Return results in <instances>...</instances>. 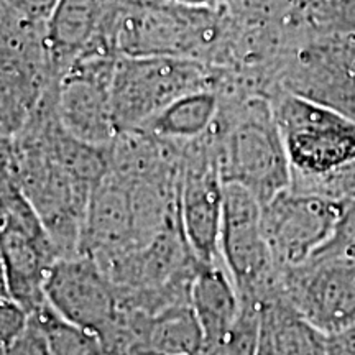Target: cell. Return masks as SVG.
I'll return each mask as SVG.
<instances>
[{
    "label": "cell",
    "mask_w": 355,
    "mask_h": 355,
    "mask_svg": "<svg viewBox=\"0 0 355 355\" xmlns=\"http://www.w3.org/2000/svg\"><path fill=\"white\" fill-rule=\"evenodd\" d=\"M44 296L61 318L101 340L122 314L114 283L87 255L58 260L46 278Z\"/></svg>",
    "instance_id": "obj_14"
},
{
    "label": "cell",
    "mask_w": 355,
    "mask_h": 355,
    "mask_svg": "<svg viewBox=\"0 0 355 355\" xmlns=\"http://www.w3.org/2000/svg\"><path fill=\"white\" fill-rule=\"evenodd\" d=\"M327 355H355V324L327 336Z\"/></svg>",
    "instance_id": "obj_26"
},
{
    "label": "cell",
    "mask_w": 355,
    "mask_h": 355,
    "mask_svg": "<svg viewBox=\"0 0 355 355\" xmlns=\"http://www.w3.org/2000/svg\"><path fill=\"white\" fill-rule=\"evenodd\" d=\"M30 316L42 329L51 355H105L99 337L66 321L48 301Z\"/></svg>",
    "instance_id": "obj_20"
},
{
    "label": "cell",
    "mask_w": 355,
    "mask_h": 355,
    "mask_svg": "<svg viewBox=\"0 0 355 355\" xmlns=\"http://www.w3.org/2000/svg\"><path fill=\"white\" fill-rule=\"evenodd\" d=\"M259 306L260 347L272 355H327V334L306 321L283 291Z\"/></svg>",
    "instance_id": "obj_18"
},
{
    "label": "cell",
    "mask_w": 355,
    "mask_h": 355,
    "mask_svg": "<svg viewBox=\"0 0 355 355\" xmlns=\"http://www.w3.org/2000/svg\"><path fill=\"white\" fill-rule=\"evenodd\" d=\"M110 170V146L74 139L56 114V84L15 135L2 139V171L32 204L61 259L81 255L89 201Z\"/></svg>",
    "instance_id": "obj_1"
},
{
    "label": "cell",
    "mask_w": 355,
    "mask_h": 355,
    "mask_svg": "<svg viewBox=\"0 0 355 355\" xmlns=\"http://www.w3.org/2000/svg\"><path fill=\"white\" fill-rule=\"evenodd\" d=\"M259 355H272L268 350H265L263 347H259Z\"/></svg>",
    "instance_id": "obj_28"
},
{
    "label": "cell",
    "mask_w": 355,
    "mask_h": 355,
    "mask_svg": "<svg viewBox=\"0 0 355 355\" xmlns=\"http://www.w3.org/2000/svg\"><path fill=\"white\" fill-rule=\"evenodd\" d=\"M133 248H137V229L130 193L121 178L109 170L89 201L81 255L102 265Z\"/></svg>",
    "instance_id": "obj_15"
},
{
    "label": "cell",
    "mask_w": 355,
    "mask_h": 355,
    "mask_svg": "<svg viewBox=\"0 0 355 355\" xmlns=\"http://www.w3.org/2000/svg\"><path fill=\"white\" fill-rule=\"evenodd\" d=\"M220 110V91L204 89L186 94L158 114L141 132L186 146L201 139L214 125Z\"/></svg>",
    "instance_id": "obj_19"
},
{
    "label": "cell",
    "mask_w": 355,
    "mask_h": 355,
    "mask_svg": "<svg viewBox=\"0 0 355 355\" xmlns=\"http://www.w3.org/2000/svg\"><path fill=\"white\" fill-rule=\"evenodd\" d=\"M212 133L225 184L241 186L261 206L290 188L285 144L268 97L220 92Z\"/></svg>",
    "instance_id": "obj_4"
},
{
    "label": "cell",
    "mask_w": 355,
    "mask_h": 355,
    "mask_svg": "<svg viewBox=\"0 0 355 355\" xmlns=\"http://www.w3.org/2000/svg\"><path fill=\"white\" fill-rule=\"evenodd\" d=\"M277 91L355 122V37L296 32L275 66L268 97Z\"/></svg>",
    "instance_id": "obj_6"
},
{
    "label": "cell",
    "mask_w": 355,
    "mask_h": 355,
    "mask_svg": "<svg viewBox=\"0 0 355 355\" xmlns=\"http://www.w3.org/2000/svg\"><path fill=\"white\" fill-rule=\"evenodd\" d=\"M345 202L285 189L261 206V225L279 272L318 255L334 237Z\"/></svg>",
    "instance_id": "obj_12"
},
{
    "label": "cell",
    "mask_w": 355,
    "mask_h": 355,
    "mask_svg": "<svg viewBox=\"0 0 355 355\" xmlns=\"http://www.w3.org/2000/svg\"><path fill=\"white\" fill-rule=\"evenodd\" d=\"M219 250L242 301L263 303L283 291L261 225V204L241 186L225 184Z\"/></svg>",
    "instance_id": "obj_10"
},
{
    "label": "cell",
    "mask_w": 355,
    "mask_h": 355,
    "mask_svg": "<svg viewBox=\"0 0 355 355\" xmlns=\"http://www.w3.org/2000/svg\"><path fill=\"white\" fill-rule=\"evenodd\" d=\"M189 306L202 331L206 349L234 329L242 314V300L222 259L198 265L191 283Z\"/></svg>",
    "instance_id": "obj_16"
},
{
    "label": "cell",
    "mask_w": 355,
    "mask_h": 355,
    "mask_svg": "<svg viewBox=\"0 0 355 355\" xmlns=\"http://www.w3.org/2000/svg\"><path fill=\"white\" fill-rule=\"evenodd\" d=\"M234 35L227 8L193 7L168 0H135L114 28L121 56L181 58L224 69Z\"/></svg>",
    "instance_id": "obj_3"
},
{
    "label": "cell",
    "mask_w": 355,
    "mask_h": 355,
    "mask_svg": "<svg viewBox=\"0 0 355 355\" xmlns=\"http://www.w3.org/2000/svg\"><path fill=\"white\" fill-rule=\"evenodd\" d=\"M60 0H0L2 6H7L20 15L30 20L48 21Z\"/></svg>",
    "instance_id": "obj_25"
},
{
    "label": "cell",
    "mask_w": 355,
    "mask_h": 355,
    "mask_svg": "<svg viewBox=\"0 0 355 355\" xmlns=\"http://www.w3.org/2000/svg\"><path fill=\"white\" fill-rule=\"evenodd\" d=\"M322 250L355 257V198L345 202L334 237Z\"/></svg>",
    "instance_id": "obj_23"
},
{
    "label": "cell",
    "mask_w": 355,
    "mask_h": 355,
    "mask_svg": "<svg viewBox=\"0 0 355 355\" xmlns=\"http://www.w3.org/2000/svg\"><path fill=\"white\" fill-rule=\"evenodd\" d=\"M272 102L296 193L337 202L355 198V122L314 102L277 91Z\"/></svg>",
    "instance_id": "obj_2"
},
{
    "label": "cell",
    "mask_w": 355,
    "mask_h": 355,
    "mask_svg": "<svg viewBox=\"0 0 355 355\" xmlns=\"http://www.w3.org/2000/svg\"><path fill=\"white\" fill-rule=\"evenodd\" d=\"M58 81L46 43V21L0 3V132L15 135Z\"/></svg>",
    "instance_id": "obj_7"
},
{
    "label": "cell",
    "mask_w": 355,
    "mask_h": 355,
    "mask_svg": "<svg viewBox=\"0 0 355 355\" xmlns=\"http://www.w3.org/2000/svg\"><path fill=\"white\" fill-rule=\"evenodd\" d=\"M282 285L288 303L324 334L355 324V257L322 250L282 272Z\"/></svg>",
    "instance_id": "obj_13"
},
{
    "label": "cell",
    "mask_w": 355,
    "mask_h": 355,
    "mask_svg": "<svg viewBox=\"0 0 355 355\" xmlns=\"http://www.w3.org/2000/svg\"><path fill=\"white\" fill-rule=\"evenodd\" d=\"M224 198L225 183L211 127L206 135L184 146L178 196L181 229L199 263L220 259Z\"/></svg>",
    "instance_id": "obj_11"
},
{
    "label": "cell",
    "mask_w": 355,
    "mask_h": 355,
    "mask_svg": "<svg viewBox=\"0 0 355 355\" xmlns=\"http://www.w3.org/2000/svg\"><path fill=\"white\" fill-rule=\"evenodd\" d=\"M225 71L194 60L121 56L112 83V112L119 135L141 130L168 105L204 89L220 91Z\"/></svg>",
    "instance_id": "obj_5"
},
{
    "label": "cell",
    "mask_w": 355,
    "mask_h": 355,
    "mask_svg": "<svg viewBox=\"0 0 355 355\" xmlns=\"http://www.w3.org/2000/svg\"><path fill=\"white\" fill-rule=\"evenodd\" d=\"M168 2L184 3V6H193V7L227 8V10H235L242 0H168Z\"/></svg>",
    "instance_id": "obj_27"
},
{
    "label": "cell",
    "mask_w": 355,
    "mask_h": 355,
    "mask_svg": "<svg viewBox=\"0 0 355 355\" xmlns=\"http://www.w3.org/2000/svg\"><path fill=\"white\" fill-rule=\"evenodd\" d=\"M260 329V306L242 301V314L234 329L217 344L204 349V355H259Z\"/></svg>",
    "instance_id": "obj_21"
},
{
    "label": "cell",
    "mask_w": 355,
    "mask_h": 355,
    "mask_svg": "<svg viewBox=\"0 0 355 355\" xmlns=\"http://www.w3.org/2000/svg\"><path fill=\"white\" fill-rule=\"evenodd\" d=\"M127 313L135 337L133 355H201L206 349L189 304L173 306L157 314Z\"/></svg>",
    "instance_id": "obj_17"
},
{
    "label": "cell",
    "mask_w": 355,
    "mask_h": 355,
    "mask_svg": "<svg viewBox=\"0 0 355 355\" xmlns=\"http://www.w3.org/2000/svg\"><path fill=\"white\" fill-rule=\"evenodd\" d=\"M2 355H51L48 349L46 339H44L38 324L30 316V324L26 331L15 343L2 349Z\"/></svg>",
    "instance_id": "obj_24"
},
{
    "label": "cell",
    "mask_w": 355,
    "mask_h": 355,
    "mask_svg": "<svg viewBox=\"0 0 355 355\" xmlns=\"http://www.w3.org/2000/svg\"><path fill=\"white\" fill-rule=\"evenodd\" d=\"M2 296L33 314L46 304L44 285L61 259L33 206L6 171L0 173Z\"/></svg>",
    "instance_id": "obj_8"
},
{
    "label": "cell",
    "mask_w": 355,
    "mask_h": 355,
    "mask_svg": "<svg viewBox=\"0 0 355 355\" xmlns=\"http://www.w3.org/2000/svg\"><path fill=\"white\" fill-rule=\"evenodd\" d=\"M30 324V313L19 303L2 296L0 300V340L2 349L15 343L24 334Z\"/></svg>",
    "instance_id": "obj_22"
},
{
    "label": "cell",
    "mask_w": 355,
    "mask_h": 355,
    "mask_svg": "<svg viewBox=\"0 0 355 355\" xmlns=\"http://www.w3.org/2000/svg\"><path fill=\"white\" fill-rule=\"evenodd\" d=\"M121 55L99 35L74 58L56 83V114L74 139L110 146L119 137L112 112V83Z\"/></svg>",
    "instance_id": "obj_9"
}]
</instances>
